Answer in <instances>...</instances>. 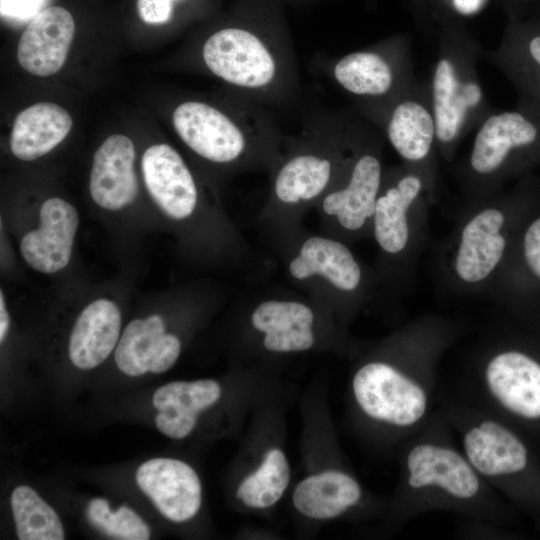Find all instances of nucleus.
<instances>
[{
    "label": "nucleus",
    "instance_id": "nucleus-28",
    "mask_svg": "<svg viewBox=\"0 0 540 540\" xmlns=\"http://www.w3.org/2000/svg\"><path fill=\"white\" fill-rule=\"evenodd\" d=\"M290 469L282 451H269L260 467L240 484L237 497L252 508H267L275 504L286 490Z\"/></svg>",
    "mask_w": 540,
    "mask_h": 540
},
{
    "label": "nucleus",
    "instance_id": "nucleus-17",
    "mask_svg": "<svg viewBox=\"0 0 540 540\" xmlns=\"http://www.w3.org/2000/svg\"><path fill=\"white\" fill-rule=\"evenodd\" d=\"M74 32V19L65 8L52 6L40 11L19 39V64L35 76L55 74L66 61Z\"/></svg>",
    "mask_w": 540,
    "mask_h": 540
},
{
    "label": "nucleus",
    "instance_id": "nucleus-27",
    "mask_svg": "<svg viewBox=\"0 0 540 540\" xmlns=\"http://www.w3.org/2000/svg\"><path fill=\"white\" fill-rule=\"evenodd\" d=\"M11 509L20 540H63L57 513L31 487L21 485L11 494Z\"/></svg>",
    "mask_w": 540,
    "mask_h": 540
},
{
    "label": "nucleus",
    "instance_id": "nucleus-3",
    "mask_svg": "<svg viewBox=\"0 0 540 540\" xmlns=\"http://www.w3.org/2000/svg\"><path fill=\"white\" fill-rule=\"evenodd\" d=\"M203 66L240 96L272 108L296 103L301 82L294 44L278 26L236 23L201 44Z\"/></svg>",
    "mask_w": 540,
    "mask_h": 540
},
{
    "label": "nucleus",
    "instance_id": "nucleus-34",
    "mask_svg": "<svg viewBox=\"0 0 540 540\" xmlns=\"http://www.w3.org/2000/svg\"><path fill=\"white\" fill-rule=\"evenodd\" d=\"M10 327V317L6 309L3 291H0V342L3 343Z\"/></svg>",
    "mask_w": 540,
    "mask_h": 540
},
{
    "label": "nucleus",
    "instance_id": "nucleus-15",
    "mask_svg": "<svg viewBox=\"0 0 540 540\" xmlns=\"http://www.w3.org/2000/svg\"><path fill=\"white\" fill-rule=\"evenodd\" d=\"M39 214L40 226L24 235L20 251L32 269L51 274L70 261L79 216L70 203L57 197L46 200Z\"/></svg>",
    "mask_w": 540,
    "mask_h": 540
},
{
    "label": "nucleus",
    "instance_id": "nucleus-7",
    "mask_svg": "<svg viewBox=\"0 0 540 540\" xmlns=\"http://www.w3.org/2000/svg\"><path fill=\"white\" fill-rule=\"evenodd\" d=\"M383 177L378 149L355 136L342 174L315 206L322 233L346 243L372 237L373 214Z\"/></svg>",
    "mask_w": 540,
    "mask_h": 540
},
{
    "label": "nucleus",
    "instance_id": "nucleus-29",
    "mask_svg": "<svg viewBox=\"0 0 540 540\" xmlns=\"http://www.w3.org/2000/svg\"><path fill=\"white\" fill-rule=\"evenodd\" d=\"M90 522L107 535L123 540H147L150 530L140 516L127 506L112 512L103 498H94L87 507Z\"/></svg>",
    "mask_w": 540,
    "mask_h": 540
},
{
    "label": "nucleus",
    "instance_id": "nucleus-30",
    "mask_svg": "<svg viewBox=\"0 0 540 540\" xmlns=\"http://www.w3.org/2000/svg\"><path fill=\"white\" fill-rule=\"evenodd\" d=\"M175 0H137L138 13L148 24L168 22L173 14Z\"/></svg>",
    "mask_w": 540,
    "mask_h": 540
},
{
    "label": "nucleus",
    "instance_id": "nucleus-18",
    "mask_svg": "<svg viewBox=\"0 0 540 540\" xmlns=\"http://www.w3.org/2000/svg\"><path fill=\"white\" fill-rule=\"evenodd\" d=\"M134 160V144L121 134L109 136L97 149L93 157L89 190L98 206L116 211L135 200L138 180Z\"/></svg>",
    "mask_w": 540,
    "mask_h": 540
},
{
    "label": "nucleus",
    "instance_id": "nucleus-24",
    "mask_svg": "<svg viewBox=\"0 0 540 540\" xmlns=\"http://www.w3.org/2000/svg\"><path fill=\"white\" fill-rule=\"evenodd\" d=\"M432 89L436 138L447 144L459 134L467 111L481 101L482 91L475 82L461 83L449 59L437 63Z\"/></svg>",
    "mask_w": 540,
    "mask_h": 540
},
{
    "label": "nucleus",
    "instance_id": "nucleus-33",
    "mask_svg": "<svg viewBox=\"0 0 540 540\" xmlns=\"http://www.w3.org/2000/svg\"><path fill=\"white\" fill-rule=\"evenodd\" d=\"M486 0H452L457 12L463 15H472L478 12Z\"/></svg>",
    "mask_w": 540,
    "mask_h": 540
},
{
    "label": "nucleus",
    "instance_id": "nucleus-13",
    "mask_svg": "<svg viewBox=\"0 0 540 540\" xmlns=\"http://www.w3.org/2000/svg\"><path fill=\"white\" fill-rule=\"evenodd\" d=\"M136 482L157 510L171 521H187L194 517L200 508V480L196 472L180 460H148L137 469Z\"/></svg>",
    "mask_w": 540,
    "mask_h": 540
},
{
    "label": "nucleus",
    "instance_id": "nucleus-16",
    "mask_svg": "<svg viewBox=\"0 0 540 540\" xmlns=\"http://www.w3.org/2000/svg\"><path fill=\"white\" fill-rule=\"evenodd\" d=\"M180 352L179 338L167 333L162 317L153 314L127 324L114 356L121 372L137 377L147 372H166L175 364Z\"/></svg>",
    "mask_w": 540,
    "mask_h": 540
},
{
    "label": "nucleus",
    "instance_id": "nucleus-22",
    "mask_svg": "<svg viewBox=\"0 0 540 540\" xmlns=\"http://www.w3.org/2000/svg\"><path fill=\"white\" fill-rule=\"evenodd\" d=\"M320 67L344 91L366 99L385 97L396 79L392 57L384 49L350 52Z\"/></svg>",
    "mask_w": 540,
    "mask_h": 540
},
{
    "label": "nucleus",
    "instance_id": "nucleus-20",
    "mask_svg": "<svg viewBox=\"0 0 540 540\" xmlns=\"http://www.w3.org/2000/svg\"><path fill=\"white\" fill-rule=\"evenodd\" d=\"M121 328V313L108 299L89 303L79 314L70 334L68 354L82 370L99 366L116 348Z\"/></svg>",
    "mask_w": 540,
    "mask_h": 540
},
{
    "label": "nucleus",
    "instance_id": "nucleus-19",
    "mask_svg": "<svg viewBox=\"0 0 540 540\" xmlns=\"http://www.w3.org/2000/svg\"><path fill=\"white\" fill-rule=\"evenodd\" d=\"M314 320L313 308L295 299L268 298L259 302L251 313L253 328L264 334V347L278 353L312 348Z\"/></svg>",
    "mask_w": 540,
    "mask_h": 540
},
{
    "label": "nucleus",
    "instance_id": "nucleus-31",
    "mask_svg": "<svg viewBox=\"0 0 540 540\" xmlns=\"http://www.w3.org/2000/svg\"><path fill=\"white\" fill-rule=\"evenodd\" d=\"M525 63H528L532 88L537 80L538 95L540 97V33L535 34L524 44Z\"/></svg>",
    "mask_w": 540,
    "mask_h": 540
},
{
    "label": "nucleus",
    "instance_id": "nucleus-26",
    "mask_svg": "<svg viewBox=\"0 0 540 540\" xmlns=\"http://www.w3.org/2000/svg\"><path fill=\"white\" fill-rule=\"evenodd\" d=\"M387 138L398 155L409 163L425 160L431 152L436 127L433 115L420 103L396 104L385 122Z\"/></svg>",
    "mask_w": 540,
    "mask_h": 540
},
{
    "label": "nucleus",
    "instance_id": "nucleus-10",
    "mask_svg": "<svg viewBox=\"0 0 540 540\" xmlns=\"http://www.w3.org/2000/svg\"><path fill=\"white\" fill-rule=\"evenodd\" d=\"M422 178L413 172L385 173L372 220V237L389 261L407 259L423 225Z\"/></svg>",
    "mask_w": 540,
    "mask_h": 540
},
{
    "label": "nucleus",
    "instance_id": "nucleus-12",
    "mask_svg": "<svg viewBox=\"0 0 540 540\" xmlns=\"http://www.w3.org/2000/svg\"><path fill=\"white\" fill-rule=\"evenodd\" d=\"M141 168L147 191L166 216L183 221L196 212L199 203L196 180L172 146L161 143L147 148Z\"/></svg>",
    "mask_w": 540,
    "mask_h": 540
},
{
    "label": "nucleus",
    "instance_id": "nucleus-14",
    "mask_svg": "<svg viewBox=\"0 0 540 540\" xmlns=\"http://www.w3.org/2000/svg\"><path fill=\"white\" fill-rule=\"evenodd\" d=\"M496 281L512 309L540 314V207L520 230Z\"/></svg>",
    "mask_w": 540,
    "mask_h": 540
},
{
    "label": "nucleus",
    "instance_id": "nucleus-4",
    "mask_svg": "<svg viewBox=\"0 0 540 540\" xmlns=\"http://www.w3.org/2000/svg\"><path fill=\"white\" fill-rule=\"evenodd\" d=\"M452 334L438 320L417 322L406 361L372 360L362 365L352 388L365 415L403 431L418 432L433 415L436 367Z\"/></svg>",
    "mask_w": 540,
    "mask_h": 540
},
{
    "label": "nucleus",
    "instance_id": "nucleus-2",
    "mask_svg": "<svg viewBox=\"0 0 540 540\" xmlns=\"http://www.w3.org/2000/svg\"><path fill=\"white\" fill-rule=\"evenodd\" d=\"M172 125L200 158L244 172H271L286 140L269 107L236 93L226 105L185 100L175 107Z\"/></svg>",
    "mask_w": 540,
    "mask_h": 540
},
{
    "label": "nucleus",
    "instance_id": "nucleus-9",
    "mask_svg": "<svg viewBox=\"0 0 540 540\" xmlns=\"http://www.w3.org/2000/svg\"><path fill=\"white\" fill-rule=\"evenodd\" d=\"M293 238L287 272L294 281L312 286L318 296H364L367 277L348 243L321 234H287Z\"/></svg>",
    "mask_w": 540,
    "mask_h": 540
},
{
    "label": "nucleus",
    "instance_id": "nucleus-23",
    "mask_svg": "<svg viewBox=\"0 0 540 540\" xmlns=\"http://www.w3.org/2000/svg\"><path fill=\"white\" fill-rule=\"evenodd\" d=\"M72 124L70 114L59 105L36 103L15 118L10 135L11 152L23 161L38 159L64 140Z\"/></svg>",
    "mask_w": 540,
    "mask_h": 540
},
{
    "label": "nucleus",
    "instance_id": "nucleus-21",
    "mask_svg": "<svg viewBox=\"0 0 540 540\" xmlns=\"http://www.w3.org/2000/svg\"><path fill=\"white\" fill-rule=\"evenodd\" d=\"M221 389L217 382L204 379L193 382H170L153 394L157 429L173 439L188 436L197 422V413L218 401Z\"/></svg>",
    "mask_w": 540,
    "mask_h": 540
},
{
    "label": "nucleus",
    "instance_id": "nucleus-8",
    "mask_svg": "<svg viewBox=\"0 0 540 540\" xmlns=\"http://www.w3.org/2000/svg\"><path fill=\"white\" fill-rule=\"evenodd\" d=\"M480 403L491 413L501 411L525 420H540V360L508 344L485 353L476 370Z\"/></svg>",
    "mask_w": 540,
    "mask_h": 540
},
{
    "label": "nucleus",
    "instance_id": "nucleus-6",
    "mask_svg": "<svg viewBox=\"0 0 540 540\" xmlns=\"http://www.w3.org/2000/svg\"><path fill=\"white\" fill-rule=\"evenodd\" d=\"M539 207L540 184L527 180L510 196L467 214L447 252L455 285L478 289L497 278L520 230Z\"/></svg>",
    "mask_w": 540,
    "mask_h": 540
},
{
    "label": "nucleus",
    "instance_id": "nucleus-25",
    "mask_svg": "<svg viewBox=\"0 0 540 540\" xmlns=\"http://www.w3.org/2000/svg\"><path fill=\"white\" fill-rule=\"evenodd\" d=\"M360 499L361 488L357 481L339 471L310 476L297 485L293 494L296 509L315 519L336 517Z\"/></svg>",
    "mask_w": 540,
    "mask_h": 540
},
{
    "label": "nucleus",
    "instance_id": "nucleus-11",
    "mask_svg": "<svg viewBox=\"0 0 540 540\" xmlns=\"http://www.w3.org/2000/svg\"><path fill=\"white\" fill-rule=\"evenodd\" d=\"M540 161V122L520 111L490 116L478 130L471 155V169L491 175L504 168L528 169Z\"/></svg>",
    "mask_w": 540,
    "mask_h": 540
},
{
    "label": "nucleus",
    "instance_id": "nucleus-1",
    "mask_svg": "<svg viewBox=\"0 0 540 540\" xmlns=\"http://www.w3.org/2000/svg\"><path fill=\"white\" fill-rule=\"evenodd\" d=\"M354 137L340 116L325 111L308 117L297 135L286 137L270 172L261 221L285 234L298 230L304 213L315 208L342 174Z\"/></svg>",
    "mask_w": 540,
    "mask_h": 540
},
{
    "label": "nucleus",
    "instance_id": "nucleus-5",
    "mask_svg": "<svg viewBox=\"0 0 540 540\" xmlns=\"http://www.w3.org/2000/svg\"><path fill=\"white\" fill-rule=\"evenodd\" d=\"M443 415L413 435L404 456V487L413 517L447 510L496 521V495L449 436Z\"/></svg>",
    "mask_w": 540,
    "mask_h": 540
},
{
    "label": "nucleus",
    "instance_id": "nucleus-32",
    "mask_svg": "<svg viewBox=\"0 0 540 540\" xmlns=\"http://www.w3.org/2000/svg\"><path fill=\"white\" fill-rule=\"evenodd\" d=\"M41 0H1L2 15L29 16L34 13L41 4Z\"/></svg>",
    "mask_w": 540,
    "mask_h": 540
}]
</instances>
